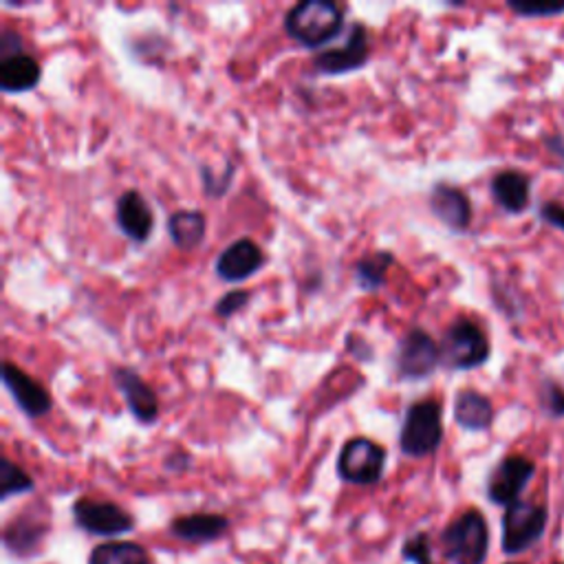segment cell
Returning <instances> with one entry per match:
<instances>
[{"mask_svg":"<svg viewBox=\"0 0 564 564\" xmlns=\"http://www.w3.org/2000/svg\"><path fill=\"white\" fill-rule=\"evenodd\" d=\"M536 465L525 457H507L503 459L487 481V496L494 505L509 507L518 500L527 483L533 479Z\"/></svg>","mask_w":564,"mask_h":564,"instance_id":"7c38bea8","label":"cell"},{"mask_svg":"<svg viewBox=\"0 0 564 564\" xmlns=\"http://www.w3.org/2000/svg\"><path fill=\"white\" fill-rule=\"evenodd\" d=\"M230 529V520L221 514H191L179 516L170 522V533L185 542H212Z\"/></svg>","mask_w":564,"mask_h":564,"instance_id":"2e32d148","label":"cell"},{"mask_svg":"<svg viewBox=\"0 0 564 564\" xmlns=\"http://www.w3.org/2000/svg\"><path fill=\"white\" fill-rule=\"evenodd\" d=\"M531 181L518 170H503L492 179V197L509 215H518L529 206Z\"/></svg>","mask_w":564,"mask_h":564,"instance_id":"ac0fdd59","label":"cell"},{"mask_svg":"<svg viewBox=\"0 0 564 564\" xmlns=\"http://www.w3.org/2000/svg\"><path fill=\"white\" fill-rule=\"evenodd\" d=\"M511 564H518V562H511Z\"/></svg>","mask_w":564,"mask_h":564,"instance_id":"d6a6232c","label":"cell"},{"mask_svg":"<svg viewBox=\"0 0 564 564\" xmlns=\"http://www.w3.org/2000/svg\"><path fill=\"white\" fill-rule=\"evenodd\" d=\"M444 441V408L437 400H419L408 406L400 428V450L422 459L439 450Z\"/></svg>","mask_w":564,"mask_h":564,"instance_id":"7a4b0ae2","label":"cell"},{"mask_svg":"<svg viewBox=\"0 0 564 564\" xmlns=\"http://www.w3.org/2000/svg\"><path fill=\"white\" fill-rule=\"evenodd\" d=\"M387 450L368 437L348 439L337 457V474L353 485H375L384 476Z\"/></svg>","mask_w":564,"mask_h":564,"instance_id":"5b68a950","label":"cell"},{"mask_svg":"<svg viewBox=\"0 0 564 564\" xmlns=\"http://www.w3.org/2000/svg\"><path fill=\"white\" fill-rule=\"evenodd\" d=\"M522 19H551L564 14V3H507Z\"/></svg>","mask_w":564,"mask_h":564,"instance_id":"83f0119b","label":"cell"},{"mask_svg":"<svg viewBox=\"0 0 564 564\" xmlns=\"http://www.w3.org/2000/svg\"><path fill=\"white\" fill-rule=\"evenodd\" d=\"M430 210L452 232H465L472 223V206L468 195L450 183H435L430 191Z\"/></svg>","mask_w":564,"mask_h":564,"instance_id":"9a60e30c","label":"cell"},{"mask_svg":"<svg viewBox=\"0 0 564 564\" xmlns=\"http://www.w3.org/2000/svg\"><path fill=\"white\" fill-rule=\"evenodd\" d=\"M454 422L470 433L487 430L494 422V406L483 393L474 389H463L454 398Z\"/></svg>","mask_w":564,"mask_h":564,"instance_id":"ffe728a7","label":"cell"},{"mask_svg":"<svg viewBox=\"0 0 564 564\" xmlns=\"http://www.w3.org/2000/svg\"><path fill=\"white\" fill-rule=\"evenodd\" d=\"M441 364L452 370H472L490 359V339L485 331L468 320H454L441 339Z\"/></svg>","mask_w":564,"mask_h":564,"instance_id":"277c9868","label":"cell"},{"mask_svg":"<svg viewBox=\"0 0 564 564\" xmlns=\"http://www.w3.org/2000/svg\"><path fill=\"white\" fill-rule=\"evenodd\" d=\"M32 490H34V479L21 465L10 461L8 457L0 459V496H3V500Z\"/></svg>","mask_w":564,"mask_h":564,"instance_id":"cb8c5ba5","label":"cell"},{"mask_svg":"<svg viewBox=\"0 0 564 564\" xmlns=\"http://www.w3.org/2000/svg\"><path fill=\"white\" fill-rule=\"evenodd\" d=\"M23 54V38L21 34L12 32V30H3L0 32V58H10Z\"/></svg>","mask_w":564,"mask_h":564,"instance_id":"f1b7e54d","label":"cell"},{"mask_svg":"<svg viewBox=\"0 0 564 564\" xmlns=\"http://www.w3.org/2000/svg\"><path fill=\"white\" fill-rule=\"evenodd\" d=\"M234 170H237L234 161H226V170H223L221 174H219L215 168L202 163V165H199V172H202V183H204L206 195H208V197H215V199L223 197V195L228 193L230 183H232Z\"/></svg>","mask_w":564,"mask_h":564,"instance_id":"d4e9b609","label":"cell"},{"mask_svg":"<svg viewBox=\"0 0 564 564\" xmlns=\"http://www.w3.org/2000/svg\"><path fill=\"white\" fill-rule=\"evenodd\" d=\"M444 553L452 564H483L490 549V529L479 509H468L452 520L444 536Z\"/></svg>","mask_w":564,"mask_h":564,"instance_id":"3957f363","label":"cell"},{"mask_svg":"<svg viewBox=\"0 0 564 564\" xmlns=\"http://www.w3.org/2000/svg\"><path fill=\"white\" fill-rule=\"evenodd\" d=\"M119 232L133 243H146L154 230V215L139 191H124L115 204Z\"/></svg>","mask_w":564,"mask_h":564,"instance_id":"5bb4252c","label":"cell"},{"mask_svg":"<svg viewBox=\"0 0 564 564\" xmlns=\"http://www.w3.org/2000/svg\"><path fill=\"white\" fill-rule=\"evenodd\" d=\"M76 525L93 536H124L135 529V518L119 505L111 500L78 498L73 505Z\"/></svg>","mask_w":564,"mask_h":564,"instance_id":"9c48e42d","label":"cell"},{"mask_svg":"<svg viewBox=\"0 0 564 564\" xmlns=\"http://www.w3.org/2000/svg\"><path fill=\"white\" fill-rule=\"evenodd\" d=\"M168 237L181 252H193L206 241L208 219L199 210H176L168 217Z\"/></svg>","mask_w":564,"mask_h":564,"instance_id":"d6986e66","label":"cell"},{"mask_svg":"<svg viewBox=\"0 0 564 564\" xmlns=\"http://www.w3.org/2000/svg\"><path fill=\"white\" fill-rule=\"evenodd\" d=\"M544 408L553 417H564V391L555 384H546L544 389Z\"/></svg>","mask_w":564,"mask_h":564,"instance_id":"f546056e","label":"cell"},{"mask_svg":"<svg viewBox=\"0 0 564 564\" xmlns=\"http://www.w3.org/2000/svg\"><path fill=\"white\" fill-rule=\"evenodd\" d=\"M549 514L542 505L516 500L503 516V551L516 555L536 544L546 529Z\"/></svg>","mask_w":564,"mask_h":564,"instance_id":"52a82bcc","label":"cell"},{"mask_svg":"<svg viewBox=\"0 0 564 564\" xmlns=\"http://www.w3.org/2000/svg\"><path fill=\"white\" fill-rule=\"evenodd\" d=\"M0 375H3V384L21 413H25L32 419H38L51 413L54 400L49 391L36 378H32L25 368L12 361H5L3 372Z\"/></svg>","mask_w":564,"mask_h":564,"instance_id":"30bf717a","label":"cell"},{"mask_svg":"<svg viewBox=\"0 0 564 564\" xmlns=\"http://www.w3.org/2000/svg\"><path fill=\"white\" fill-rule=\"evenodd\" d=\"M47 531V525H41L36 518H16L8 531H5V544L14 553H27L36 546L38 540H43Z\"/></svg>","mask_w":564,"mask_h":564,"instance_id":"603a6c76","label":"cell"},{"mask_svg":"<svg viewBox=\"0 0 564 564\" xmlns=\"http://www.w3.org/2000/svg\"><path fill=\"white\" fill-rule=\"evenodd\" d=\"M113 384L126 402L128 413L143 426H150L159 417V398L141 375L128 366L113 368Z\"/></svg>","mask_w":564,"mask_h":564,"instance_id":"8fae6325","label":"cell"},{"mask_svg":"<svg viewBox=\"0 0 564 564\" xmlns=\"http://www.w3.org/2000/svg\"><path fill=\"white\" fill-rule=\"evenodd\" d=\"M546 148H549L553 154H557V157L564 159V135L549 137V139H546Z\"/></svg>","mask_w":564,"mask_h":564,"instance_id":"1f68e13d","label":"cell"},{"mask_svg":"<svg viewBox=\"0 0 564 564\" xmlns=\"http://www.w3.org/2000/svg\"><path fill=\"white\" fill-rule=\"evenodd\" d=\"M285 32L307 49H320L344 32V8L333 0H302L285 14Z\"/></svg>","mask_w":564,"mask_h":564,"instance_id":"6da1fadb","label":"cell"},{"mask_svg":"<svg viewBox=\"0 0 564 564\" xmlns=\"http://www.w3.org/2000/svg\"><path fill=\"white\" fill-rule=\"evenodd\" d=\"M395 265V254L387 250H378L366 254L353 263V276L359 289L364 291H378L387 283V274Z\"/></svg>","mask_w":564,"mask_h":564,"instance_id":"44dd1931","label":"cell"},{"mask_svg":"<svg viewBox=\"0 0 564 564\" xmlns=\"http://www.w3.org/2000/svg\"><path fill=\"white\" fill-rule=\"evenodd\" d=\"M402 555L413 564H433V546L428 533H415L402 546Z\"/></svg>","mask_w":564,"mask_h":564,"instance_id":"484cf974","label":"cell"},{"mask_svg":"<svg viewBox=\"0 0 564 564\" xmlns=\"http://www.w3.org/2000/svg\"><path fill=\"white\" fill-rule=\"evenodd\" d=\"M441 364V346L439 342L419 326L408 329L395 350V368L402 380L419 382L430 378Z\"/></svg>","mask_w":564,"mask_h":564,"instance_id":"8992f818","label":"cell"},{"mask_svg":"<svg viewBox=\"0 0 564 564\" xmlns=\"http://www.w3.org/2000/svg\"><path fill=\"white\" fill-rule=\"evenodd\" d=\"M265 252L252 239L232 241L217 258L215 272L226 283H243L265 267Z\"/></svg>","mask_w":564,"mask_h":564,"instance_id":"4fadbf2b","label":"cell"},{"mask_svg":"<svg viewBox=\"0 0 564 564\" xmlns=\"http://www.w3.org/2000/svg\"><path fill=\"white\" fill-rule=\"evenodd\" d=\"M368 60H370L368 30L364 23H353L346 30L342 45L324 49L313 58V71L318 76H344L366 67Z\"/></svg>","mask_w":564,"mask_h":564,"instance_id":"ba28073f","label":"cell"},{"mask_svg":"<svg viewBox=\"0 0 564 564\" xmlns=\"http://www.w3.org/2000/svg\"><path fill=\"white\" fill-rule=\"evenodd\" d=\"M252 300V293L248 289H232L228 293H223L217 304H215V313L219 318H234L239 311H243Z\"/></svg>","mask_w":564,"mask_h":564,"instance_id":"4316f807","label":"cell"},{"mask_svg":"<svg viewBox=\"0 0 564 564\" xmlns=\"http://www.w3.org/2000/svg\"><path fill=\"white\" fill-rule=\"evenodd\" d=\"M43 80L41 62L30 54L0 58V89L5 93H27Z\"/></svg>","mask_w":564,"mask_h":564,"instance_id":"e0dca14e","label":"cell"},{"mask_svg":"<svg viewBox=\"0 0 564 564\" xmlns=\"http://www.w3.org/2000/svg\"><path fill=\"white\" fill-rule=\"evenodd\" d=\"M89 564H150V557L141 544L117 540L97 544L89 557Z\"/></svg>","mask_w":564,"mask_h":564,"instance_id":"7402d4cb","label":"cell"},{"mask_svg":"<svg viewBox=\"0 0 564 564\" xmlns=\"http://www.w3.org/2000/svg\"><path fill=\"white\" fill-rule=\"evenodd\" d=\"M540 217H542L544 223H549V226H553V228L564 232V208L560 204H553V202L544 204L540 208Z\"/></svg>","mask_w":564,"mask_h":564,"instance_id":"4dcf8cb0","label":"cell"}]
</instances>
